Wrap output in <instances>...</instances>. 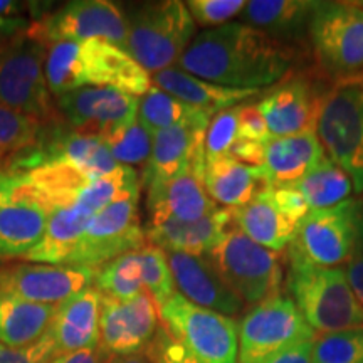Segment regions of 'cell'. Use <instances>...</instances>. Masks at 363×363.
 <instances>
[{
  "mask_svg": "<svg viewBox=\"0 0 363 363\" xmlns=\"http://www.w3.org/2000/svg\"><path fill=\"white\" fill-rule=\"evenodd\" d=\"M294 61L293 44L244 22H227L195 35L177 67L225 88L261 91L284 79Z\"/></svg>",
  "mask_w": 363,
  "mask_h": 363,
  "instance_id": "1",
  "label": "cell"
},
{
  "mask_svg": "<svg viewBox=\"0 0 363 363\" xmlns=\"http://www.w3.org/2000/svg\"><path fill=\"white\" fill-rule=\"evenodd\" d=\"M45 79L54 96L79 88H116L145 96L152 88V74L125 49L101 39L66 40L49 48Z\"/></svg>",
  "mask_w": 363,
  "mask_h": 363,
  "instance_id": "2",
  "label": "cell"
},
{
  "mask_svg": "<svg viewBox=\"0 0 363 363\" xmlns=\"http://www.w3.org/2000/svg\"><path fill=\"white\" fill-rule=\"evenodd\" d=\"M286 289L315 333L363 326V306L348 284L345 267H320L288 256Z\"/></svg>",
  "mask_w": 363,
  "mask_h": 363,
  "instance_id": "3",
  "label": "cell"
},
{
  "mask_svg": "<svg viewBox=\"0 0 363 363\" xmlns=\"http://www.w3.org/2000/svg\"><path fill=\"white\" fill-rule=\"evenodd\" d=\"M128 22L126 52L152 74L175 67L192 43L195 22L180 0L130 4L123 7Z\"/></svg>",
  "mask_w": 363,
  "mask_h": 363,
  "instance_id": "4",
  "label": "cell"
},
{
  "mask_svg": "<svg viewBox=\"0 0 363 363\" xmlns=\"http://www.w3.org/2000/svg\"><path fill=\"white\" fill-rule=\"evenodd\" d=\"M363 249V201L347 199L310 211L296 227L288 256L320 267H340Z\"/></svg>",
  "mask_w": 363,
  "mask_h": 363,
  "instance_id": "5",
  "label": "cell"
},
{
  "mask_svg": "<svg viewBox=\"0 0 363 363\" xmlns=\"http://www.w3.org/2000/svg\"><path fill=\"white\" fill-rule=\"evenodd\" d=\"M316 135L331 160L363 192V76L333 81L325 91Z\"/></svg>",
  "mask_w": 363,
  "mask_h": 363,
  "instance_id": "6",
  "label": "cell"
},
{
  "mask_svg": "<svg viewBox=\"0 0 363 363\" xmlns=\"http://www.w3.org/2000/svg\"><path fill=\"white\" fill-rule=\"evenodd\" d=\"M26 30L0 43V104L49 123L57 120L45 79L49 49L27 38Z\"/></svg>",
  "mask_w": 363,
  "mask_h": 363,
  "instance_id": "7",
  "label": "cell"
},
{
  "mask_svg": "<svg viewBox=\"0 0 363 363\" xmlns=\"http://www.w3.org/2000/svg\"><path fill=\"white\" fill-rule=\"evenodd\" d=\"M308 38L318 67L331 79L363 76V9L355 2H316Z\"/></svg>",
  "mask_w": 363,
  "mask_h": 363,
  "instance_id": "8",
  "label": "cell"
},
{
  "mask_svg": "<svg viewBox=\"0 0 363 363\" xmlns=\"http://www.w3.org/2000/svg\"><path fill=\"white\" fill-rule=\"evenodd\" d=\"M207 257L222 281L244 303L257 305L281 293L284 281L283 256L256 244L238 227H230Z\"/></svg>",
  "mask_w": 363,
  "mask_h": 363,
  "instance_id": "9",
  "label": "cell"
},
{
  "mask_svg": "<svg viewBox=\"0 0 363 363\" xmlns=\"http://www.w3.org/2000/svg\"><path fill=\"white\" fill-rule=\"evenodd\" d=\"M27 38L51 48L66 40L101 39L125 49L128 45V22L125 9L110 0H74L57 11L30 21Z\"/></svg>",
  "mask_w": 363,
  "mask_h": 363,
  "instance_id": "10",
  "label": "cell"
},
{
  "mask_svg": "<svg viewBox=\"0 0 363 363\" xmlns=\"http://www.w3.org/2000/svg\"><path fill=\"white\" fill-rule=\"evenodd\" d=\"M238 363H261L298 343L315 342L318 335L288 294H274L254 305L240 323Z\"/></svg>",
  "mask_w": 363,
  "mask_h": 363,
  "instance_id": "11",
  "label": "cell"
},
{
  "mask_svg": "<svg viewBox=\"0 0 363 363\" xmlns=\"http://www.w3.org/2000/svg\"><path fill=\"white\" fill-rule=\"evenodd\" d=\"M167 331L202 363H238V323L230 316L197 306L175 293L160 308Z\"/></svg>",
  "mask_w": 363,
  "mask_h": 363,
  "instance_id": "12",
  "label": "cell"
},
{
  "mask_svg": "<svg viewBox=\"0 0 363 363\" xmlns=\"http://www.w3.org/2000/svg\"><path fill=\"white\" fill-rule=\"evenodd\" d=\"M138 201L140 190H135L91 217L69 266L99 269L126 252L147 246V235L140 224Z\"/></svg>",
  "mask_w": 363,
  "mask_h": 363,
  "instance_id": "13",
  "label": "cell"
},
{
  "mask_svg": "<svg viewBox=\"0 0 363 363\" xmlns=\"http://www.w3.org/2000/svg\"><path fill=\"white\" fill-rule=\"evenodd\" d=\"M48 217L24 175L0 172V261L26 259L43 239Z\"/></svg>",
  "mask_w": 363,
  "mask_h": 363,
  "instance_id": "14",
  "label": "cell"
},
{
  "mask_svg": "<svg viewBox=\"0 0 363 363\" xmlns=\"http://www.w3.org/2000/svg\"><path fill=\"white\" fill-rule=\"evenodd\" d=\"M65 123L81 135L104 138L138 120L140 98L116 88H79L57 96Z\"/></svg>",
  "mask_w": 363,
  "mask_h": 363,
  "instance_id": "15",
  "label": "cell"
},
{
  "mask_svg": "<svg viewBox=\"0 0 363 363\" xmlns=\"http://www.w3.org/2000/svg\"><path fill=\"white\" fill-rule=\"evenodd\" d=\"M96 269L84 266L17 264L0 269V296L61 306L94 283Z\"/></svg>",
  "mask_w": 363,
  "mask_h": 363,
  "instance_id": "16",
  "label": "cell"
},
{
  "mask_svg": "<svg viewBox=\"0 0 363 363\" xmlns=\"http://www.w3.org/2000/svg\"><path fill=\"white\" fill-rule=\"evenodd\" d=\"M158 315L160 310L147 291L125 301L103 294L98 345L110 357L147 350L160 328Z\"/></svg>",
  "mask_w": 363,
  "mask_h": 363,
  "instance_id": "17",
  "label": "cell"
},
{
  "mask_svg": "<svg viewBox=\"0 0 363 363\" xmlns=\"http://www.w3.org/2000/svg\"><path fill=\"white\" fill-rule=\"evenodd\" d=\"M206 155L195 158L187 170L174 179L155 182L147 189L148 225L165 222H194L219 208L203 184Z\"/></svg>",
  "mask_w": 363,
  "mask_h": 363,
  "instance_id": "18",
  "label": "cell"
},
{
  "mask_svg": "<svg viewBox=\"0 0 363 363\" xmlns=\"http://www.w3.org/2000/svg\"><path fill=\"white\" fill-rule=\"evenodd\" d=\"M325 91L306 78H291L274 86L257 103L272 138L316 133Z\"/></svg>",
  "mask_w": 363,
  "mask_h": 363,
  "instance_id": "19",
  "label": "cell"
},
{
  "mask_svg": "<svg viewBox=\"0 0 363 363\" xmlns=\"http://www.w3.org/2000/svg\"><path fill=\"white\" fill-rule=\"evenodd\" d=\"M175 288L185 299L207 310L235 316L244 301L227 286L207 256L165 252Z\"/></svg>",
  "mask_w": 363,
  "mask_h": 363,
  "instance_id": "20",
  "label": "cell"
},
{
  "mask_svg": "<svg viewBox=\"0 0 363 363\" xmlns=\"http://www.w3.org/2000/svg\"><path fill=\"white\" fill-rule=\"evenodd\" d=\"M206 133L207 128L194 125H179L157 131L142 175L143 187L174 179L187 170L195 158L206 155Z\"/></svg>",
  "mask_w": 363,
  "mask_h": 363,
  "instance_id": "21",
  "label": "cell"
},
{
  "mask_svg": "<svg viewBox=\"0 0 363 363\" xmlns=\"http://www.w3.org/2000/svg\"><path fill=\"white\" fill-rule=\"evenodd\" d=\"M229 208H216L212 214L194 222H165L145 227L150 246L163 252H184L207 256L233 227Z\"/></svg>",
  "mask_w": 363,
  "mask_h": 363,
  "instance_id": "22",
  "label": "cell"
},
{
  "mask_svg": "<svg viewBox=\"0 0 363 363\" xmlns=\"http://www.w3.org/2000/svg\"><path fill=\"white\" fill-rule=\"evenodd\" d=\"M103 294L94 286L74 294L57 308L51 326L56 355L84 350L99 343Z\"/></svg>",
  "mask_w": 363,
  "mask_h": 363,
  "instance_id": "23",
  "label": "cell"
},
{
  "mask_svg": "<svg viewBox=\"0 0 363 363\" xmlns=\"http://www.w3.org/2000/svg\"><path fill=\"white\" fill-rule=\"evenodd\" d=\"M233 224L259 246L281 252L293 242L298 224L289 220L272 197V187L262 189L251 202L230 208Z\"/></svg>",
  "mask_w": 363,
  "mask_h": 363,
  "instance_id": "24",
  "label": "cell"
},
{
  "mask_svg": "<svg viewBox=\"0 0 363 363\" xmlns=\"http://www.w3.org/2000/svg\"><path fill=\"white\" fill-rule=\"evenodd\" d=\"M325 150L316 133L279 136L264 145V170L269 187H288L296 184L321 158Z\"/></svg>",
  "mask_w": 363,
  "mask_h": 363,
  "instance_id": "25",
  "label": "cell"
},
{
  "mask_svg": "<svg viewBox=\"0 0 363 363\" xmlns=\"http://www.w3.org/2000/svg\"><path fill=\"white\" fill-rule=\"evenodd\" d=\"M152 84L179 98L180 101L214 113L252 101L261 93L259 89H235L208 83L179 69L177 66L155 72L152 76Z\"/></svg>",
  "mask_w": 363,
  "mask_h": 363,
  "instance_id": "26",
  "label": "cell"
},
{
  "mask_svg": "<svg viewBox=\"0 0 363 363\" xmlns=\"http://www.w3.org/2000/svg\"><path fill=\"white\" fill-rule=\"evenodd\" d=\"M203 184L212 201L230 208L251 202L262 189L269 187L262 167L246 165L230 155L206 160Z\"/></svg>",
  "mask_w": 363,
  "mask_h": 363,
  "instance_id": "27",
  "label": "cell"
},
{
  "mask_svg": "<svg viewBox=\"0 0 363 363\" xmlns=\"http://www.w3.org/2000/svg\"><path fill=\"white\" fill-rule=\"evenodd\" d=\"M315 6L313 0H251L246 2L240 21L291 44L308 34Z\"/></svg>",
  "mask_w": 363,
  "mask_h": 363,
  "instance_id": "28",
  "label": "cell"
},
{
  "mask_svg": "<svg viewBox=\"0 0 363 363\" xmlns=\"http://www.w3.org/2000/svg\"><path fill=\"white\" fill-rule=\"evenodd\" d=\"M91 217L93 216L89 212L78 206L52 208L49 212L43 239L26 259L38 264L69 266Z\"/></svg>",
  "mask_w": 363,
  "mask_h": 363,
  "instance_id": "29",
  "label": "cell"
},
{
  "mask_svg": "<svg viewBox=\"0 0 363 363\" xmlns=\"http://www.w3.org/2000/svg\"><path fill=\"white\" fill-rule=\"evenodd\" d=\"M57 308L0 296V343L13 348L38 343L51 330Z\"/></svg>",
  "mask_w": 363,
  "mask_h": 363,
  "instance_id": "30",
  "label": "cell"
},
{
  "mask_svg": "<svg viewBox=\"0 0 363 363\" xmlns=\"http://www.w3.org/2000/svg\"><path fill=\"white\" fill-rule=\"evenodd\" d=\"M216 113L211 110L192 106L180 101L157 86H152L145 96L140 98L138 120L150 133L172 128L179 125H194L201 128H208V123Z\"/></svg>",
  "mask_w": 363,
  "mask_h": 363,
  "instance_id": "31",
  "label": "cell"
},
{
  "mask_svg": "<svg viewBox=\"0 0 363 363\" xmlns=\"http://www.w3.org/2000/svg\"><path fill=\"white\" fill-rule=\"evenodd\" d=\"M293 187L301 194L310 211H318L347 201L353 190V182L342 167L325 155L308 174L293 184Z\"/></svg>",
  "mask_w": 363,
  "mask_h": 363,
  "instance_id": "32",
  "label": "cell"
},
{
  "mask_svg": "<svg viewBox=\"0 0 363 363\" xmlns=\"http://www.w3.org/2000/svg\"><path fill=\"white\" fill-rule=\"evenodd\" d=\"M94 288L104 296L115 299H133L145 293L140 251L126 252L96 269Z\"/></svg>",
  "mask_w": 363,
  "mask_h": 363,
  "instance_id": "33",
  "label": "cell"
},
{
  "mask_svg": "<svg viewBox=\"0 0 363 363\" xmlns=\"http://www.w3.org/2000/svg\"><path fill=\"white\" fill-rule=\"evenodd\" d=\"M43 121L0 104V172L39 143Z\"/></svg>",
  "mask_w": 363,
  "mask_h": 363,
  "instance_id": "34",
  "label": "cell"
},
{
  "mask_svg": "<svg viewBox=\"0 0 363 363\" xmlns=\"http://www.w3.org/2000/svg\"><path fill=\"white\" fill-rule=\"evenodd\" d=\"M103 142L120 165L133 169V165H147L152 153L153 135L140 123V120H135L133 123L104 136Z\"/></svg>",
  "mask_w": 363,
  "mask_h": 363,
  "instance_id": "35",
  "label": "cell"
},
{
  "mask_svg": "<svg viewBox=\"0 0 363 363\" xmlns=\"http://www.w3.org/2000/svg\"><path fill=\"white\" fill-rule=\"evenodd\" d=\"M311 363H363V326L316 337Z\"/></svg>",
  "mask_w": 363,
  "mask_h": 363,
  "instance_id": "36",
  "label": "cell"
},
{
  "mask_svg": "<svg viewBox=\"0 0 363 363\" xmlns=\"http://www.w3.org/2000/svg\"><path fill=\"white\" fill-rule=\"evenodd\" d=\"M140 261H142L145 291L152 296L160 310L177 293L167 254L155 246H145L140 249Z\"/></svg>",
  "mask_w": 363,
  "mask_h": 363,
  "instance_id": "37",
  "label": "cell"
},
{
  "mask_svg": "<svg viewBox=\"0 0 363 363\" xmlns=\"http://www.w3.org/2000/svg\"><path fill=\"white\" fill-rule=\"evenodd\" d=\"M239 106L216 113L206 133V160L229 155L239 135Z\"/></svg>",
  "mask_w": 363,
  "mask_h": 363,
  "instance_id": "38",
  "label": "cell"
},
{
  "mask_svg": "<svg viewBox=\"0 0 363 363\" xmlns=\"http://www.w3.org/2000/svg\"><path fill=\"white\" fill-rule=\"evenodd\" d=\"M246 2L244 0H189L187 9L195 26L220 27L233 17L242 13Z\"/></svg>",
  "mask_w": 363,
  "mask_h": 363,
  "instance_id": "39",
  "label": "cell"
},
{
  "mask_svg": "<svg viewBox=\"0 0 363 363\" xmlns=\"http://www.w3.org/2000/svg\"><path fill=\"white\" fill-rule=\"evenodd\" d=\"M147 352L153 363H202L185 345L172 337L165 326L158 328L155 338L147 347Z\"/></svg>",
  "mask_w": 363,
  "mask_h": 363,
  "instance_id": "40",
  "label": "cell"
},
{
  "mask_svg": "<svg viewBox=\"0 0 363 363\" xmlns=\"http://www.w3.org/2000/svg\"><path fill=\"white\" fill-rule=\"evenodd\" d=\"M54 357L56 345L51 330L38 343L27 348H13L0 343V363H49Z\"/></svg>",
  "mask_w": 363,
  "mask_h": 363,
  "instance_id": "41",
  "label": "cell"
},
{
  "mask_svg": "<svg viewBox=\"0 0 363 363\" xmlns=\"http://www.w3.org/2000/svg\"><path fill=\"white\" fill-rule=\"evenodd\" d=\"M239 135L238 138L247 140V142H256L266 145L272 138L267 128L264 116L261 115L259 108L254 103H244L239 104Z\"/></svg>",
  "mask_w": 363,
  "mask_h": 363,
  "instance_id": "42",
  "label": "cell"
},
{
  "mask_svg": "<svg viewBox=\"0 0 363 363\" xmlns=\"http://www.w3.org/2000/svg\"><path fill=\"white\" fill-rule=\"evenodd\" d=\"M272 197H274V202L279 207V211L289 220H293L294 224H299V222L305 219L308 212H310V207H308L305 199L301 197V194L293 185L278 189L272 187Z\"/></svg>",
  "mask_w": 363,
  "mask_h": 363,
  "instance_id": "43",
  "label": "cell"
},
{
  "mask_svg": "<svg viewBox=\"0 0 363 363\" xmlns=\"http://www.w3.org/2000/svg\"><path fill=\"white\" fill-rule=\"evenodd\" d=\"M229 155L238 162L246 163V165L262 167V163H264V145L238 138L230 148Z\"/></svg>",
  "mask_w": 363,
  "mask_h": 363,
  "instance_id": "44",
  "label": "cell"
},
{
  "mask_svg": "<svg viewBox=\"0 0 363 363\" xmlns=\"http://www.w3.org/2000/svg\"><path fill=\"white\" fill-rule=\"evenodd\" d=\"M110 358L111 357L96 345V347L84 348V350L56 355L49 363H108Z\"/></svg>",
  "mask_w": 363,
  "mask_h": 363,
  "instance_id": "45",
  "label": "cell"
},
{
  "mask_svg": "<svg viewBox=\"0 0 363 363\" xmlns=\"http://www.w3.org/2000/svg\"><path fill=\"white\" fill-rule=\"evenodd\" d=\"M311 348L313 342L298 343L294 347H289L283 352L276 353V355L266 358L261 363H311Z\"/></svg>",
  "mask_w": 363,
  "mask_h": 363,
  "instance_id": "46",
  "label": "cell"
},
{
  "mask_svg": "<svg viewBox=\"0 0 363 363\" xmlns=\"http://www.w3.org/2000/svg\"><path fill=\"white\" fill-rule=\"evenodd\" d=\"M345 274H347V281L350 284L353 294L363 306V249L350 262H347Z\"/></svg>",
  "mask_w": 363,
  "mask_h": 363,
  "instance_id": "47",
  "label": "cell"
},
{
  "mask_svg": "<svg viewBox=\"0 0 363 363\" xmlns=\"http://www.w3.org/2000/svg\"><path fill=\"white\" fill-rule=\"evenodd\" d=\"M40 4L38 2H12V0H0V17L6 19H17L24 12L39 13ZM40 19V13H39Z\"/></svg>",
  "mask_w": 363,
  "mask_h": 363,
  "instance_id": "48",
  "label": "cell"
},
{
  "mask_svg": "<svg viewBox=\"0 0 363 363\" xmlns=\"http://www.w3.org/2000/svg\"><path fill=\"white\" fill-rule=\"evenodd\" d=\"M29 24L30 21L24 19V17H17V19L0 17V39H11L13 35L24 33Z\"/></svg>",
  "mask_w": 363,
  "mask_h": 363,
  "instance_id": "49",
  "label": "cell"
},
{
  "mask_svg": "<svg viewBox=\"0 0 363 363\" xmlns=\"http://www.w3.org/2000/svg\"><path fill=\"white\" fill-rule=\"evenodd\" d=\"M108 363H153L150 358L148 352L143 350L140 353H131V355H121V357H111Z\"/></svg>",
  "mask_w": 363,
  "mask_h": 363,
  "instance_id": "50",
  "label": "cell"
}]
</instances>
